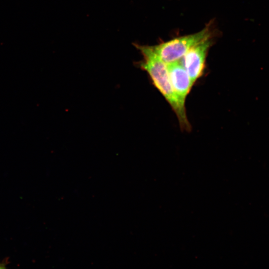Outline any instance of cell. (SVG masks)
<instances>
[{
  "label": "cell",
  "instance_id": "cell-3",
  "mask_svg": "<svg viewBox=\"0 0 269 269\" xmlns=\"http://www.w3.org/2000/svg\"><path fill=\"white\" fill-rule=\"evenodd\" d=\"M210 42L209 38L202 41L192 47L183 56L182 65L193 84L203 74Z\"/></svg>",
  "mask_w": 269,
  "mask_h": 269
},
{
  "label": "cell",
  "instance_id": "cell-5",
  "mask_svg": "<svg viewBox=\"0 0 269 269\" xmlns=\"http://www.w3.org/2000/svg\"><path fill=\"white\" fill-rule=\"evenodd\" d=\"M5 268V264L3 263H0V269H2Z\"/></svg>",
  "mask_w": 269,
  "mask_h": 269
},
{
  "label": "cell",
  "instance_id": "cell-1",
  "mask_svg": "<svg viewBox=\"0 0 269 269\" xmlns=\"http://www.w3.org/2000/svg\"><path fill=\"white\" fill-rule=\"evenodd\" d=\"M143 56L141 68L147 72L153 84L163 95L176 115L180 126L186 131L191 129L185 107L180 104L173 90L167 64L154 51L152 46L135 44Z\"/></svg>",
  "mask_w": 269,
  "mask_h": 269
},
{
  "label": "cell",
  "instance_id": "cell-2",
  "mask_svg": "<svg viewBox=\"0 0 269 269\" xmlns=\"http://www.w3.org/2000/svg\"><path fill=\"white\" fill-rule=\"evenodd\" d=\"M210 34L209 27H206L195 34L177 38L152 47L160 58L168 64L178 61L192 47L209 38Z\"/></svg>",
  "mask_w": 269,
  "mask_h": 269
},
{
  "label": "cell",
  "instance_id": "cell-4",
  "mask_svg": "<svg viewBox=\"0 0 269 269\" xmlns=\"http://www.w3.org/2000/svg\"><path fill=\"white\" fill-rule=\"evenodd\" d=\"M167 65L173 90L181 105L185 107V99L194 84L178 61Z\"/></svg>",
  "mask_w": 269,
  "mask_h": 269
}]
</instances>
